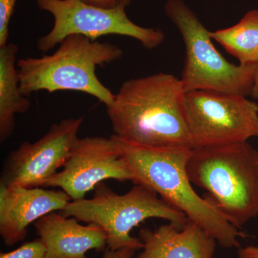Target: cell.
<instances>
[{
    "mask_svg": "<svg viewBox=\"0 0 258 258\" xmlns=\"http://www.w3.org/2000/svg\"><path fill=\"white\" fill-rule=\"evenodd\" d=\"M184 94L181 80L169 74L125 81L106 107L115 135L142 147L191 150Z\"/></svg>",
    "mask_w": 258,
    "mask_h": 258,
    "instance_id": "6da1fadb",
    "label": "cell"
},
{
    "mask_svg": "<svg viewBox=\"0 0 258 258\" xmlns=\"http://www.w3.org/2000/svg\"><path fill=\"white\" fill-rule=\"evenodd\" d=\"M132 173L134 184L154 190L189 220L198 224L225 248H240L247 234L230 223L214 205L193 189L186 172L189 149L142 147L111 137Z\"/></svg>",
    "mask_w": 258,
    "mask_h": 258,
    "instance_id": "7a4b0ae2",
    "label": "cell"
},
{
    "mask_svg": "<svg viewBox=\"0 0 258 258\" xmlns=\"http://www.w3.org/2000/svg\"><path fill=\"white\" fill-rule=\"evenodd\" d=\"M192 184L232 225L242 226L258 215V152L247 142L194 148L186 161Z\"/></svg>",
    "mask_w": 258,
    "mask_h": 258,
    "instance_id": "3957f363",
    "label": "cell"
},
{
    "mask_svg": "<svg viewBox=\"0 0 258 258\" xmlns=\"http://www.w3.org/2000/svg\"><path fill=\"white\" fill-rule=\"evenodd\" d=\"M123 55V50L113 44L70 35L51 55L18 60L20 90L27 97L41 91L84 93L108 107L114 101L115 94L101 82L96 69Z\"/></svg>",
    "mask_w": 258,
    "mask_h": 258,
    "instance_id": "277c9868",
    "label": "cell"
},
{
    "mask_svg": "<svg viewBox=\"0 0 258 258\" xmlns=\"http://www.w3.org/2000/svg\"><path fill=\"white\" fill-rule=\"evenodd\" d=\"M59 212L101 227L106 234L107 249L112 250L143 248L140 239L132 237L131 232L148 219H164L179 226L189 220L154 190L141 184L134 185L124 195H118L102 182L95 188L92 198L73 200Z\"/></svg>",
    "mask_w": 258,
    "mask_h": 258,
    "instance_id": "5b68a950",
    "label": "cell"
},
{
    "mask_svg": "<svg viewBox=\"0 0 258 258\" xmlns=\"http://www.w3.org/2000/svg\"><path fill=\"white\" fill-rule=\"evenodd\" d=\"M164 12L184 41V66L180 80L185 93L211 91L251 96L258 63L235 64L226 60L214 45L210 32L183 0H168Z\"/></svg>",
    "mask_w": 258,
    "mask_h": 258,
    "instance_id": "8992f818",
    "label": "cell"
},
{
    "mask_svg": "<svg viewBox=\"0 0 258 258\" xmlns=\"http://www.w3.org/2000/svg\"><path fill=\"white\" fill-rule=\"evenodd\" d=\"M39 9L50 13L54 25L46 35L37 40L42 52L52 50L66 37L82 35L93 41L106 35H121L138 40L142 46L153 50L165 40L159 28H144L127 16L131 0H118L111 8L88 4L83 0H35Z\"/></svg>",
    "mask_w": 258,
    "mask_h": 258,
    "instance_id": "52a82bcc",
    "label": "cell"
},
{
    "mask_svg": "<svg viewBox=\"0 0 258 258\" xmlns=\"http://www.w3.org/2000/svg\"><path fill=\"white\" fill-rule=\"evenodd\" d=\"M184 111L193 149L258 138V104L247 97L189 91L184 94Z\"/></svg>",
    "mask_w": 258,
    "mask_h": 258,
    "instance_id": "ba28073f",
    "label": "cell"
},
{
    "mask_svg": "<svg viewBox=\"0 0 258 258\" xmlns=\"http://www.w3.org/2000/svg\"><path fill=\"white\" fill-rule=\"evenodd\" d=\"M83 120L81 116L54 123L37 142H23L10 152L2 171V184L27 188L42 186L63 166L79 139Z\"/></svg>",
    "mask_w": 258,
    "mask_h": 258,
    "instance_id": "9c48e42d",
    "label": "cell"
},
{
    "mask_svg": "<svg viewBox=\"0 0 258 258\" xmlns=\"http://www.w3.org/2000/svg\"><path fill=\"white\" fill-rule=\"evenodd\" d=\"M62 167V171L46 180L42 186L60 188L72 201L84 198L104 180L125 181L133 179L111 137L78 139Z\"/></svg>",
    "mask_w": 258,
    "mask_h": 258,
    "instance_id": "30bf717a",
    "label": "cell"
},
{
    "mask_svg": "<svg viewBox=\"0 0 258 258\" xmlns=\"http://www.w3.org/2000/svg\"><path fill=\"white\" fill-rule=\"evenodd\" d=\"M71 201L62 190L0 184V235L7 246L25 240L29 225Z\"/></svg>",
    "mask_w": 258,
    "mask_h": 258,
    "instance_id": "8fae6325",
    "label": "cell"
},
{
    "mask_svg": "<svg viewBox=\"0 0 258 258\" xmlns=\"http://www.w3.org/2000/svg\"><path fill=\"white\" fill-rule=\"evenodd\" d=\"M74 217L53 212L34 223L46 249L45 258H88L89 250L103 251L106 236L96 224L83 225Z\"/></svg>",
    "mask_w": 258,
    "mask_h": 258,
    "instance_id": "7c38bea8",
    "label": "cell"
},
{
    "mask_svg": "<svg viewBox=\"0 0 258 258\" xmlns=\"http://www.w3.org/2000/svg\"><path fill=\"white\" fill-rule=\"evenodd\" d=\"M143 248L137 258H213L217 242L201 226L189 220L169 222L155 230L139 231Z\"/></svg>",
    "mask_w": 258,
    "mask_h": 258,
    "instance_id": "4fadbf2b",
    "label": "cell"
},
{
    "mask_svg": "<svg viewBox=\"0 0 258 258\" xmlns=\"http://www.w3.org/2000/svg\"><path fill=\"white\" fill-rule=\"evenodd\" d=\"M18 47L9 43L0 47V142L4 143L14 132L15 116L30 106L29 97L20 90L18 67Z\"/></svg>",
    "mask_w": 258,
    "mask_h": 258,
    "instance_id": "5bb4252c",
    "label": "cell"
},
{
    "mask_svg": "<svg viewBox=\"0 0 258 258\" xmlns=\"http://www.w3.org/2000/svg\"><path fill=\"white\" fill-rule=\"evenodd\" d=\"M210 35L239 64L258 63V10H249L236 25L210 32Z\"/></svg>",
    "mask_w": 258,
    "mask_h": 258,
    "instance_id": "9a60e30c",
    "label": "cell"
},
{
    "mask_svg": "<svg viewBox=\"0 0 258 258\" xmlns=\"http://www.w3.org/2000/svg\"><path fill=\"white\" fill-rule=\"evenodd\" d=\"M45 254L46 249L38 237L11 252H1L0 258H45Z\"/></svg>",
    "mask_w": 258,
    "mask_h": 258,
    "instance_id": "2e32d148",
    "label": "cell"
},
{
    "mask_svg": "<svg viewBox=\"0 0 258 258\" xmlns=\"http://www.w3.org/2000/svg\"><path fill=\"white\" fill-rule=\"evenodd\" d=\"M17 0H0V47L8 43L10 19Z\"/></svg>",
    "mask_w": 258,
    "mask_h": 258,
    "instance_id": "e0dca14e",
    "label": "cell"
},
{
    "mask_svg": "<svg viewBox=\"0 0 258 258\" xmlns=\"http://www.w3.org/2000/svg\"><path fill=\"white\" fill-rule=\"evenodd\" d=\"M137 250L132 248H124L112 250L107 249L103 258H132Z\"/></svg>",
    "mask_w": 258,
    "mask_h": 258,
    "instance_id": "ac0fdd59",
    "label": "cell"
},
{
    "mask_svg": "<svg viewBox=\"0 0 258 258\" xmlns=\"http://www.w3.org/2000/svg\"><path fill=\"white\" fill-rule=\"evenodd\" d=\"M237 254L239 258H258V247L250 245L240 247Z\"/></svg>",
    "mask_w": 258,
    "mask_h": 258,
    "instance_id": "d6986e66",
    "label": "cell"
},
{
    "mask_svg": "<svg viewBox=\"0 0 258 258\" xmlns=\"http://www.w3.org/2000/svg\"><path fill=\"white\" fill-rule=\"evenodd\" d=\"M88 4L101 7V8H111L114 7L118 0H83Z\"/></svg>",
    "mask_w": 258,
    "mask_h": 258,
    "instance_id": "ffe728a7",
    "label": "cell"
},
{
    "mask_svg": "<svg viewBox=\"0 0 258 258\" xmlns=\"http://www.w3.org/2000/svg\"><path fill=\"white\" fill-rule=\"evenodd\" d=\"M250 96L254 99H258V69L254 76L253 87Z\"/></svg>",
    "mask_w": 258,
    "mask_h": 258,
    "instance_id": "44dd1931",
    "label": "cell"
}]
</instances>
